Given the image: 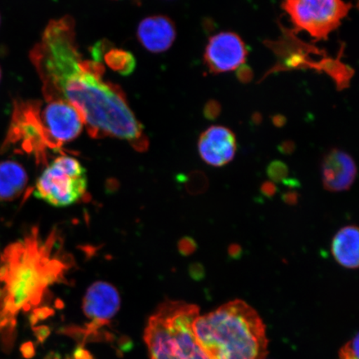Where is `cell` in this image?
Listing matches in <instances>:
<instances>
[{
    "label": "cell",
    "mask_w": 359,
    "mask_h": 359,
    "mask_svg": "<svg viewBox=\"0 0 359 359\" xmlns=\"http://www.w3.org/2000/svg\"><path fill=\"white\" fill-rule=\"evenodd\" d=\"M75 37L73 18L52 20L30 53L45 101L62 100L73 105L93 138H118L146 151L149 141L123 89L103 79L101 62L83 60Z\"/></svg>",
    "instance_id": "6da1fadb"
},
{
    "label": "cell",
    "mask_w": 359,
    "mask_h": 359,
    "mask_svg": "<svg viewBox=\"0 0 359 359\" xmlns=\"http://www.w3.org/2000/svg\"><path fill=\"white\" fill-rule=\"evenodd\" d=\"M55 232L43 239L34 228L24 240L8 245L1 255L6 264L3 311L12 316L29 311L42 302L49 286L64 280L67 269Z\"/></svg>",
    "instance_id": "7a4b0ae2"
},
{
    "label": "cell",
    "mask_w": 359,
    "mask_h": 359,
    "mask_svg": "<svg viewBox=\"0 0 359 359\" xmlns=\"http://www.w3.org/2000/svg\"><path fill=\"white\" fill-rule=\"evenodd\" d=\"M192 327L209 359H264L267 355L266 327L243 300L236 299L197 317Z\"/></svg>",
    "instance_id": "3957f363"
},
{
    "label": "cell",
    "mask_w": 359,
    "mask_h": 359,
    "mask_svg": "<svg viewBox=\"0 0 359 359\" xmlns=\"http://www.w3.org/2000/svg\"><path fill=\"white\" fill-rule=\"evenodd\" d=\"M197 305L183 302L161 304L148 320L144 339L151 359H209L193 332Z\"/></svg>",
    "instance_id": "277c9868"
},
{
    "label": "cell",
    "mask_w": 359,
    "mask_h": 359,
    "mask_svg": "<svg viewBox=\"0 0 359 359\" xmlns=\"http://www.w3.org/2000/svg\"><path fill=\"white\" fill-rule=\"evenodd\" d=\"M86 169L73 156H60L44 169L36 182V198L55 208L79 201L87 191Z\"/></svg>",
    "instance_id": "5b68a950"
},
{
    "label": "cell",
    "mask_w": 359,
    "mask_h": 359,
    "mask_svg": "<svg viewBox=\"0 0 359 359\" xmlns=\"http://www.w3.org/2000/svg\"><path fill=\"white\" fill-rule=\"evenodd\" d=\"M296 32L304 31L316 40H327L342 24L352 4L344 0H283Z\"/></svg>",
    "instance_id": "8992f818"
},
{
    "label": "cell",
    "mask_w": 359,
    "mask_h": 359,
    "mask_svg": "<svg viewBox=\"0 0 359 359\" xmlns=\"http://www.w3.org/2000/svg\"><path fill=\"white\" fill-rule=\"evenodd\" d=\"M282 34L278 41L266 42L268 47L275 52L277 57V64L273 69L269 72V74L277 71L302 69L304 67L306 69L312 67L320 72H326L334 80L339 90L348 88L353 75L351 67L342 64L339 58L329 62L313 61L312 58L307 57L312 46L300 42L299 39L294 37L293 31L284 29Z\"/></svg>",
    "instance_id": "52a82bcc"
},
{
    "label": "cell",
    "mask_w": 359,
    "mask_h": 359,
    "mask_svg": "<svg viewBox=\"0 0 359 359\" xmlns=\"http://www.w3.org/2000/svg\"><path fill=\"white\" fill-rule=\"evenodd\" d=\"M42 103L38 101L15 102L13 118L7 138L1 151H6L12 144L21 142V148L26 154H34L36 159H45L48 150L40 109Z\"/></svg>",
    "instance_id": "ba28073f"
},
{
    "label": "cell",
    "mask_w": 359,
    "mask_h": 359,
    "mask_svg": "<svg viewBox=\"0 0 359 359\" xmlns=\"http://www.w3.org/2000/svg\"><path fill=\"white\" fill-rule=\"evenodd\" d=\"M46 102L47 104L40 109L45 141L48 149L58 151L79 136L84 124L82 116L70 103L62 100Z\"/></svg>",
    "instance_id": "9c48e42d"
},
{
    "label": "cell",
    "mask_w": 359,
    "mask_h": 359,
    "mask_svg": "<svg viewBox=\"0 0 359 359\" xmlns=\"http://www.w3.org/2000/svg\"><path fill=\"white\" fill-rule=\"evenodd\" d=\"M247 55L245 43L239 35L222 32L210 38L205 49L204 62L210 74H224L243 66Z\"/></svg>",
    "instance_id": "30bf717a"
},
{
    "label": "cell",
    "mask_w": 359,
    "mask_h": 359,
    "mask_svg": "<svg viewBox=\"0 0 359 359\" xmlns=\"http://www.w3.org/2000/svg\"><path fill=\"white\" fill-rule=\"evenodd\" d=\"M198 151L205 163L210 167L222 168L235 158L236 135L224 126H212L201 135Z\"/></svg>",
    "instance_id": "8fae6325"
},
{
    "label": "cell",
    "mask_w": 359,
    "mask_h": 359,
    "mask_svg": "<svg viewBox=\"0 0 359 359\" xmlns=\"http://www.w3.org/2000/svg\"><path fill=\"white\" fill-rule=\"evenodd\" d=\"M357 173L355 161L346 151L339 148H333L323 157L322 183L327 191H348L355 182Z\"/></svg>",
    "instance_id": "7c38bea8"
},
{
    "label": "cell",
    "mask_w": 359,
    "mask_h": 359,
    "mask_svg": "<svg viewBox=\"0 0 359 359\" xmlns=\"http://www.w3.org/2000/svg\"><path fill=\"white\" fill-rule=\"evenodd\" d=\"M121 299L118 290L105 281H97L89 287L83 302L85 316L92 321L109 324L119 311Z\"/></svg>",
    "instance_id": "4fadbf2b"
},
{
    "label": "cell",
    "mask_w": 359,
    "mask_h": 359,
    "mask_svg": "<svg viewBox=\"0 0 359 359\" xmlns=\"http://www.w3.org/2000/svg\"><path fill=\"white\" fill-rule=\"evenodd\" d=\"M137 37L139 43L148 52H167L176 40V25L165 15L147 17L138 25Z\"/></svg>",
    "instance_id": "5bb4252c"
},
{
    "label": "cell",
    "mask_w": 359,
    "mask_h": 359,
    "mask_svg": "<svg viewBox=\"0 0 359 359\" xmlns=\"http://www.w3.org/2000/svg\"><path fill=\"white\" fill-rule=\"evenodd\" d=\"M359 231L357 226L341 228L331 244V252L339 266L356 269L359 264Z\"/></svg>",
    "instance_id": "9a60e30c"
},
{
    "label": "cell",
    "mask_w": 359,
    "mask_h": 359,
    "mask_svg": "<svg viewBox=\"0 0 359 359\" xmlns=\"http://www.w3.org/2000/svg\"><path fill=\"white\" fill-rule=\"evenodd\" d=\"M28 183V174L15 161L0 163V201H11L20 197Z\"/></svg>",
    "instance_id": "2e32d148"
},
{
    "label": "cell",
    "mask_w": 359,
    "mask_h": 359,
    "mask_svg": "<svg viewBox=\"0 0 359 359\" xmlns=\"http://www.w3.org/2000/svg\"><path fill=\"white\" fill-rule=\"evenodd\" d=\"M105 43H100L93 48V60L101 62L102 57L107 67L121 75L128 76L133 73L136 60L133 53L123 49L112 48L104 49Z\"/></svg>",
    "instance_id": "e0dca14e"
},
{
    "label": "cell",
    "mask_w": 359,
    "mask_h": 359,
    "mask_svg": "<svg viewBox=\"0 0 359 359\" xmlns=\"http://www.w3.org/2000/svg\"><path fill=\"white\" fill-rule=\"evenodd\" d=\"M289 172L288 165L280 160L272 161L266 168L267 177L275 184L284 182L288 178Z\"/></svg>",
    "instance_id": "ac0fdd59"
},
{
    "label": "cell",
    "mask_w": 359,
    "mask_h": 359,
    "mask_svg": "<svg viewBox=\"0 0 359 359\" xmlns=\"http://www.w3.org/2000/svg\"><path fill=\"white\" fill-rule=\"evenodd\" d=\"M190 191L193 194H201L204 193L209 187L208 177L203 172H196L191 177Z\"/></svg>",
    "instance_id": "d6986e66"
},
{
    "label": "cell",
    "mask_w": 359,
    "mask_h": 359,
    "mask_svg": "<svg viewBox=\"0 0 359 359\" xmlns=\"http://www.w3.org/2000/svg\"><path fill=\"white\" fill-rule=\"evenodd\" d=\"M358 334L350 340L339 352V358L348 359H359L358 356Z\"/></svg>",
    "instance_id": "ffe728a7"
},
{
    "label": "cell",
    "mask_w": 359,
    "mask_h": 359,
    "mask_svg": "<svg viewBox=\"0 0 359 359\" xmlns=\"http://www.w3.org/2000/svg\"><path fill=\"white\" fill-rule=\"evenodd\" d=\"M197 247L198 245H197L196 241L189 236L182 238L178 243L179 252L183 257H189V255L194 254Z\"/></svg>",
    "instance_id": "44dd1931"
},
{
    "label": "cell",
    "mask_w": 359,
    "mask_h": 359,
    "mask_svg": "<svg viewBox=\"0 0 359 359\" xmlns=\"http://www.w3.org/2000/svg\"><path fill=\"white\" fill-rule=\"evenodd\" d=\"M15 325L16 323H11V324L6 327V330L3 333L2 348L6 353H10L11 351L13 342H15Z\"/></svg>",
    "instance_id": "7402d4cb"
},
{
    "label": "cell",
    "mask_w": 359,
    "mask_h": 359,
    "mask_svg": "<svg viewBox=\"0 0 359 359\" xmlns=\"http://www.w3.org/2000/svg\"><path fill=\"white\" fill-rule=\"evenodd\" d=\"M222 107L219 103L215 100H210L205 107L204 115L209 120H214L218 118L221 114Z\"/></svg>",
    "instance_id": "603a6c76"
},
{
    "label": "cell",
    "mask_w": 359,
    "mask_h": 359,
    "mask_svg": "<svg viewBox=\"0 0 359 359\" xmlns=\"http://www.w3.org/2000/svg\"><path fill=\"white\" fill-rule=\"evenodd\" d=\"M189 273L193 280L200 281L205 276V269L201 263H193L189 267Z\"/></svg>",
    "instance_id": "cb8c5ba5"
},
{
    "label": "cell",
    "mask_w": 359,
    "mask_h": 359,
    "mask_svg": "<svg viewBox=\"0 0 359 359\" xmlns=\"http://www.w3.org/2000/svg\"><path fill=\"white\" fill-rule=\"evenodd\" d=\"M34 334L38 342L43 344L51 334L50 327L46 325L33 327Z\"/></svg>",
    "instance_id": "d4e9b609"
},
{
    "label": "cell",
    "mask_w": 359,
    "mask_h": 359,
    "mask_svg": "<svg viewBox=\"0 0 359 359\" xmlns=\"http://www.w3.org/2000/svg\"><path fill=\"white\" fill-rule=\"evenodd\" d=\"M260 192H262L263 196L267 197V198H273L278 192V188L275 183L271 181H266L260 186Z\"/></svg>",
    "instance_id": "484cf974"
},
{
    "label": "cell",
    "mask_w": 359,
    "mask_h": 359,
    "mask_svg": "<svg viewBox=\"0 0 359 359\" xmlns=\"http://www.w3.org/2000/svg\"><path fill=\"white\" fill-rule=\"evenodd\" d=\"M281 199L286 205L291 206L296 205L298 204L299 200V194L296 191H287L281 196Z\"/></svg>",
    "instance_id": "4316f807"
},
{
    "label": "cell",
    "mask_w": 359,
    "mask_h": 359,
    "mask_svg": "<svg viewBox=\"0 0 359 359\" xmlns=\"http://www.w3.org/2000/svg\"><path fill=\"white\" fill-rule=\"evenodd\" d=\"M243 249H242L241 245L239 244L232 243L228 247V257H230L231 259H241L242 255H243Z\"/></svg>",
    "instance_id": "83f0119b"
},
{
    "label": "cell",
    "mask_w": 359,
    "mask_h": 359,
    "mask_svg": "<svg viewBox=\"0 0 359 359\" xmlns=\"http://www.w3.org/2000/svg\"><path fill=\"white\" fill-rule=\"evenodd\" d=\"M20 353L25 359H32L35 356V346L32 342H25L20 346Z\"/></svg>",
    "instance_id": "f1b7e54d"
},
{
    "label": "cell",
    "mask_w": 359,
    "mask_h": 359,
    "mask_svg": "<svg viewBox=\"0 0 359 359\" xmlns=\"http://www.w3.org/2000/svg\"><path fill=\"white\" fill-rule=\"evenodd\" d=\"M33 313L37 317L39 321L47 320L48 318L53 316V314H55V311L51 308L45 306L35 309Z\"/></svg>",
    "instance_id": "f546056e"
},
{
    "label": "cell",
    "mask_w": 359,
    "mask_h": 359,
    "mask_svg": "<svg viewBox=\"0 0 359 359\" xmlns=\"http://www.w3.org/2000/svg\"><path fill=\"white\" fill-rule=\"evenodd\" d=\"M237 75L241 82L248 83L252 79V71L248 67L241 66L238 69Z\"/></svg>",
    "instance_id": "4dcf8cb0"
},
{
    "label": "cell",
    "mask_w": 359,
    "mask_h": 359,
    "mask_svg": "<svg viewBox=\"0 0 359 359\" xmlns=\"http://www.w3.org/2000/svg\"><path fill=\"white\" fill-rule=\"evenodd\" d=\"M73 358L74 359H94L93 354L85 349L83 344L79 345V346L74 349Z\"/></svg>",
    "instance_id": "1f68e13d"
},
{
    "label": "cell",
    "mask_w": 359,
    "mask_h": 359,
    "mask_svg": "<svg viewBox=\"0 0 359 359\" xmlns=\"http://www.w3.org/2000/svg\"><path fill=\"white\" fill-rule=\"evenodd\" d=\"M295 150V144L294 142L285 141L282 142L279 146V151L283 155H291Z\"/></svg>",
    "instance_id": "d6a6232c"
},
{
    "label": "cell",
    "mask_w": 359,
    "mask_h": 359,
    "mask_svg": "<svg viewBox=\"0 0 359 359\" xmlns=\"http://www.w3.org/2000/svg\"><path fill=\"white\" fill-rule=\"evenodd\" d=\"M118 347L123 352H128L133 348V343L131 339L127 336H123L118 341Z\"/></svg>",
    "instance_id": "836d02e7"
},
{
    "label": "cell",
    "mask_w": 359,
    "mask_h": 359,
    "mask_svg": "<svg viewBox=\"0 0 359 359\" xmlns=\"http://www.w3.org/2000/svg\"><path fill=\"white\" fill-rule=\"evenodd\" d=\"M283 184H284V185H285L286 187H288L290 188H295V187H300V183L299 182V180L297 179H289V178H286L284 182H282Z\"/></svg>",
    "instance_id": "e575fe53"
},
{
    "label": "cell",
    "mask_w": 359,
    "mask_h": 359,
    "mask_svg": "<svg viewBox=\"0 0 359 359\" xmlns=\"http://www.w3.org/2000/svg\"><path fill=\"white\" fill-rule=\"evenodd\" d=\"M285 123V118H283L280 116H278L276 118H273V124H275L276 127H282Z\"/></svg>",
    "instance_id": "d590c367"
},
{
    "label": "cell",
    "mask_w": 359,
    "mask_h": 359,
    "mask_svg": "<svg viewBox=\"0 0 359 359\" xmlns=\"http://www.w3.org/2000/svg\"><path fill=\"white\" fill-rule=\"evenodd\" d=\"M29 320L31 326L32 327H34L36 325H37L39 322L37 317H36L33 313L30 314Z\"/></svg>",
    "instance_id": "8d00e7d4"
},
{
    "label": "cell",
    "mask_w": 359,
    "mask_h": 359,
    "mask_svg": "<svg viewBox=\"0 0 359 359\" xmlns=\"http://www.w3.org/2000/svg\"><path fill=\"white\" fill-rule=\"evenodd\" d=\"M6 298V291L4 289L0 288V307H3V302Z\"/></svg>",
    "instance_id": "74e56055"
},
{
    "label": "cell",
    "mask_w": 359,
    "mask_h": 359,
    "mask_svg": "<svg viewBox=\"0 0 359 359\" xmlns=\"http://www.w3.org/2000/svg\"><path fill=\"white\" fill-rule=\"evenodd\" d=\"M55 305L57 309H62V307H64V304L60 302V300H57Z\"/></svg>",
    "instance_id": "f35d334b"
},
{
    "label": "cell",
    "mask_w": 359,
    "mask_h": 359,
    "mask_svg": "<svg viewBox=\"0 0 359 359\" xmlns=\"http://www.w3.org/2000/svg\"><path fill=\"white\" fill-rule=\"evenodd\" d=\"M0 79H1V69H0Z\"/></svg>",
    "instance_id": "ab89813d"
},
{
    "label": "cell",
    "mask_w": 359,
    "mask_h": 359,
    "mask_svg": "<svg viewBox=\"0 0 359 359\" xmlns=\"http://www.w3.org/2000/svg\"><path fill=\"white\" fill-rule=\"evenodd\" d=\"M0 337H1V330H0Z\"/></svg>",
    "instance_id": "60d3db41"
},
{
    "label": "cell",
    "mask_w": 359,
    "mask_h": 359,
    "mask_svg": "<svg viewBox=\"0 0 359 359\" xmlns=\"http://www.w3.org/2000/svg\"><path fill=\"white\" fill-rule=\"evenodd\" d=\"M339 359H347V358H339Z\"/></svg>",
    "instance_id": "b9f144b4"
},
{
    "label": "cell",
    "mask_w": 359,
    "mask_h": 359,
    "mask_svg": "<svg viewBox=\"0 0 359 359\" xmlns=\"http://www.w3.org/2000/svg\"><path fill=\"white\" fill-rule=\"evenodd\" d=\"M67 359H71V358H67Z\"/></svg>",
    "instance_id": "7bdbcfd3"
}]
</instances>
